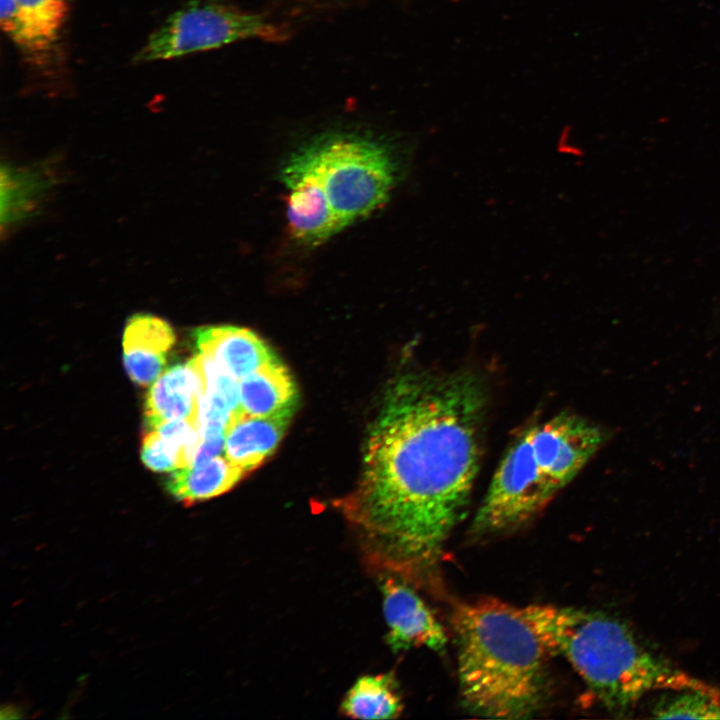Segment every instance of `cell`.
<instances>
[{"instance_id": "cell-1", "label": "cell", "mask_w": 720, "mask_h": 720, "mask_svg": "<svg viewBox=\"0 0 720 720\" xmlns=\"http://www.w3.org/2000/svg\"><path fill=\"white\" fill-rule=\"evenodd\" d=\"M487 400L468 370L407 373L389 386L358 484L339 502L375 569L413 575L440 556L470 500Z\"/></svg>"}, {"instance_id": "cell-2", "label": "cell", "mask_w": 720, "mask_h": 720, "mask_svg": "<svg viewBox=\"0 0 720 720\" xmlns=\"http://www.w3.org/2000/svg\"><path fill=\"white\" fill-rule=\"evenodd\" d=\"M452 626L460 696L470 712L522 719L543 707L550 654L523 608L496 599L461 603Z\"/></svg>"}, {"instance_id": "cell-3", "label": "cell", "mask_w": 720, "mask_h": 720, "mask_svg": "<svg viewBox=\"0 0 720 720\" xmlns=\"http://www.w3.org/2000/svg\"><path fill=\"white\" fill-rule=\"evenodd\" d=\"M523 609L549 654L567 660L614 717H628L651 692L706 683L657 655L612 615L555 605Z\"/></svg>"}, {"instance_id": "cell-4", "label": "cell", "mask_w": 720, "mask_h": 720, "mask_svg": "<svg viewBox=\"0 0 720 720\" xmlns=\"http://www.w3.org/2000/svg\"><path fill=\"white\" fill-rule=\"evenodd\" d=\"M606 438L601 426L569 412L526 428L500 461L473 531L503 532L534 517L576 477Z\"/></svg>"}, {"instance_id": "cell-5", "label": "cell", "mask_w": 720, "mask_h": 720, "mask_svg": "<svg viewBox=\"0 0 720 720\" xmlns=\"http://www.w3.org/2000/svg\"><path fill=\"white\" fill-rule=\"evenodd\" d=\"M285 165L313 181L339 231L383 205L398 176L397 162L383 143L353 132L322 134Z\"/></svg>"}, {"instance_id": "cell-6", "label": "cell", "mask_w": 720, "mask_h": 720, "mask_svg": "<svg viewBox=\"0 0 720 720\" xmlns=\"http://www.w3.org/2000/svg\"><path fill=\"white\" fill-rule=\"evenodd\" d=\"M251 38L278 40L281 32L261 15L215 1L191 0L150 34L134 62L170 60Z\"/></svg>"}, {"instance_id": "cell-7", "label": "cell", "mask_w": 720, "mask_h": 720, "mask_svg": "<svg viewBox=\"0 0 720 720\" xmlns=\"http://www.w3.org/2000/svg\"><path fill=\"white\" fill-rule=\"evenodd\" d=\"M385 574L380 587L390 647L394 651L421 646L444 650L447 636L431 609L399 576Z\"/></svg>"}, {"instance_id": "cell-8", "label": "cell", "mask_w": 720, "mask_h": 720, "mask_svg": "<svg viewBox=\"0 0 720 720\" xmlns=\"http://www.w3.org/2000/svg\"><path fill=\"white\" fill-rule=\"evenodd\" d=\"M175 333L165 320L145 313L132 315L123 334V362L131 380L148 386L162 373Z\"/></svg>"}, {"instance_id": "cell-9", "label": "cell", "mask_w": 720, "mask_h": 720, "mask_svg": "<svg viewBox=\"0 0 720 720\" xmlns=\"http://www.w3.org/2000/svg\"><path fill=\"white\" fill-rule=\"evenodd\" d=\"M194 338L199 352L211 356L238 381L278 359L271 348L247 328L201 327L194 332Z\"/></svg>"}, {"instance_id": "cell-10", "label": "cell", "mask_w": 720, "mask_h": 720, "mask_svg": "<svg viewBox=\"0 0 720 720\" xmlns=\"http://www.w3.org/2000/svg\"><path fill=\"white\" fill-rule=\"evenodd\" d=\"M201 393L202 382L191 361L168 368L154 381L146 395L147 426L153 429L164 422L180 419L198 423Z\"/></svg>"}, {"instance_id": "cell-11", "label": "cell", "mask_w": 720, "mask_h": 720, "mask_svg": "<svg viewBox=\"0 0 720 720\" xmlns=\"http://www.w3.org/2000/svg\"><path fill=\"white\" fill-rule=\"evenodd\" d=\"M292 415L235 414L226 428L225 457L245 473L255 469L277 448Z\"/></svg>"}, {"instance_id": "cell-12", "label": "cell", "mask_w": 720, "mask_h": 720, "mask_svg": "<svg viewBox=\"0 0 720 720\" xmlns=\"http://www.w3.org/2000/svg\"><path fill=\"white\" fill-rule=\"evenodd\" d=\"M240 409L250 416L293 414L297 391L292 376L279 359L239 380Z\"/></svg>"}, {"instance_id": "cell-13", "label": "cell", "mask_w": 720, "mask_h": 720, "mask_svg": "<svg viewBox=\"0 0 720 720\" xmlns=\"http://www.w3.org/2000/svg\"><path fill=\"white\" fill-rule=\"evenodd\" d=\"M245 474L218 455L201 464L179 468L168 478L166 488L180 502L192 505L227 492Z\"/></svg>"}, {"instance_id": "cell-14", "label": "cell", "mask_w": 720, "mask_h": 720, "mask_svg": "<svg viewBox=\"0 0 720 720\" xmlns=\"http://www.w3.org/2000/svg\"><path fill=\"white\" fill-rule=\"evenodd\" d=\"M401 711V696L391 673L360 677L342 702V712L354 719H393Z\"/></svg>"}, {"instance_id": "cell-15", "label": "cell", "mask_w": 720, "mask_h": 720, "mask_svg": "<svg viewBox=\"0 0 720 720\" xmlns=\"http://www.w3.org/2000/svg\"><path fill=\"white\" fill-rule=\"evenodd\" d=\"M652 705L653 718L720 719V688L708 683L700 687L665 690Z\"/></svg>"}, {"instance_id": "cell-16", "label": "cell", "mask_w": 720, "mask_h": 720, "mask_svg": "<svg viewBox=\"0 0 720 720\" xmlns=\"http://www.w3.org/2000/svg\"><path fill=\"white\" fill-rule=\"evenodd\" d=\"M47 182L38 173L1 168V222L2 225L19 220L29 213Z\"/></svg>"}, {"instance_id": "cell-17", "label": "cell", "mask_w": 720, "mask_h": 720, "mask_svg": "<svg viewBox=\"0 0 720 720\" xmlns=\"http://www.w3.org/2000/svg\"><path fill=\"white\" fill-rule=\"evenodd\" d=\"M36 52L48 50L58 39L68 16V0H17Z\"/></svg>"}, {"instance_id": "cell-18", "label": "cell", "mask_w": 720, "mask_h": 720, "mask_svg": "<svg viewBox=\"0 0 720 720\" xmlns=\"http://www.w3.org/2000/svg\"><path fill=\"white\" fill-rule=\"evenodd\" d=\"M141 458L149 469L156 472H168L183 467L178 448L154 429L143 439Z\"/></svg>"}, {"instance_id": "cell-19", "label": "cell", "mask_w": 720, "mask_h": 720, "mask_svg": "<svg viewBox=\"0 0 720 720\" xmlns=\"http://www.w3.org/2000/svg\"><path fill=\"white\" fill-rule=\"evenodd\" d=\"M0 22L2 30L17 46L27 52H36L22 19L17 0H0Z\"/></svg>"}]
</instances>
